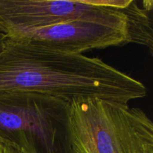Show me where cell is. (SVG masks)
Masks as SVG:
<instances>
[{
	"label": "cell",
	"mask_w": 153,
	"mask_h": 153,
	"mask_svg": "<svg viewBox=\"0 0 153 153\" xmlns=\"http://www.w3.org/2000/svg\"><path fill=\"white\" fill-rule=\"evenodd\" d=\"M32 92L71 102H113L146 97L142 82L97 57L63 52L27 40L6 39L0 52V93Z\"/></svg>",
	"instance_id": "6da1fadb"
},
{
	"label": "cell",
	"mask_w": 153,
	"mask_h": 153,
	"mask_svg": "<svg viewBox=\"0 0 153 153\" xmlns=\"http://www.w3.org/2000/svg\"><path fill=\"white\" fill-rule=\"evenodd\" d=\"M153 1L0 0V33L6 37L76 19L128 22L132 43L152 42Z\"/></svg>",
	"instance_id": "7a4b0ae2"
},
{
	"label": "cell",
	"mask_w": 153,
	"mask_h": 153,
	"mask_svg": "<svg viewBox=\"0 0 153 153\" xmlns=\"http://www.w3.org/2000/svg\"><path fill=\"white\" fill-rule=\"evenodd\" d=\"M70 104L73 153H153V123L140 108L95 98Z\"/></svg>",
	"instance_id": "3957f363"
},
{
	"label": "cell",
	"mask_w": 153,
	"mask_h": 153,
	"mask_svg": "<svg viewBox=\"0 0 153 153\" xmlns=\"http://www.w3.org/2000/svg\"><path fill=\"white\" fill-rule=\"evenodd\" d=\"M0 139L23 153H73L70 102L37 93H0Z\"/></svg>",
	"instance_id": "277c9868"
},
{
	"label": "cell",
	"mask_w": 153,
	"mask_h": 153,
	"mask_svg": "<svg viewBox=\"0 0 153 153\" xmlns=\"http://www.w3.org/2000/svg\"><path fill=\"white\" fill-rule=\"evenodd\" d=\"M27 40L74 54L131 43L128 22L76 19L19 32L7 37Z\"/></svg>",
	"instance_id": "5b68a950"
},
{
	"label": "cell",
	"mask_w": 153,
	"mask_h": 153,
	"mask_svg": "<svg viewBox=\"0 0 153 153\" xmlns=\"http://www.w3.org/2000/svg\"><path fill=\"white\" fill-rule=\"evenodd\" d=\"M0 153H23L13 143L0 139Z\"/></svg>",
	"instance_id": "8992f818"
},
{
	"label": "cell",
	"mask_w": 153,
	"mask_h": 153,
	"mask_svg": "<svg viewBox=\"0 0 153 153\" xmlns=\"http://www.w3.org/2000/svg\"><path fill=\"white\" fill-rule=\"evenodd\" d=\"M6 39H7L6 36L4 35V34L0 33V52H1V50H2L3 48H4V43H5V41H6Z\"/></svg>",
	"instance_id": "52a82bcc"
}]
</instances>
